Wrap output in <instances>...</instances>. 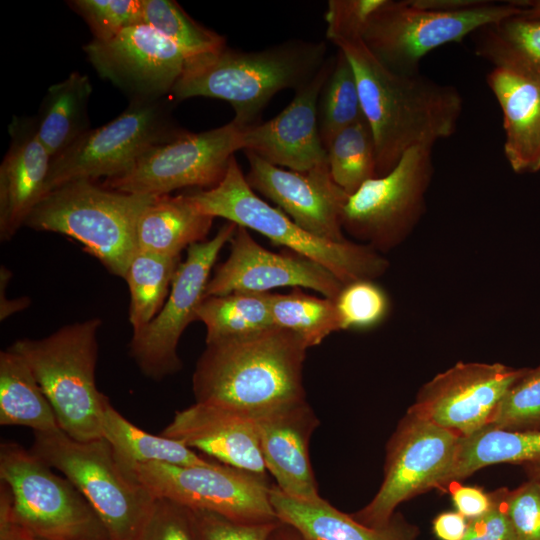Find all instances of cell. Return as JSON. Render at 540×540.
Listing matches in <instances>:
<instances>
[{
  "label": "cell",
  "mask_w": 540,
  "mask_h": 540,
  "mask_svg": "<svg viewBox=\"0 0 540 540\" xmlns=\"http://www.w3.org/2000/svg\"><path fill=\"white\" fill-rule=\"evenodd\" d=\"M99 318L65 325L40 339H20L9 349L34 374L55 412L60 429L77 441L102 438L109 399L95 382Z\"/></svg>",
  "instance_id": "cell-5"
},
{
  "label": "cell",
  "mask_w": 540,
  "mask_h": 540,
  "mask_svg": "<svg viewBox=\"0 0 540 540\" xmlns=\"http://www.w3.org/2000/svg\"><path fill=\"white\" fill-rule=\"evenodd\" d=\"M33 540H42V539H37V538H34Z\"/></svg>",
  "instance_id": "cell-53"
},
{
  "label": "cell",
  "mask_w": 540,
  "mask_h": 540,
  "mask_svg": "<svg viewBox=\"0 0 540 540\" xmlns=\"http://www.w3.org/2000/svg\"><path fill=\"white\" fill-rule=\"evenodd\" d=\"M267 471L286 495L303 501L321 498L310 460V439L319 419L305 400L254 417Z\"/></svg>",
  "instance_id": "cell-22"
},
{
  "label": "cell",
  "mask_w": 540,
  "mask_h": 540,
  "mask_svg": "<svg viewBox=\"0 0 540 540\" xmlns=\"http://www.w3.org/2000/svg\"><path fill=\"white\" fill-rule=\"evenodd\" d=\"M432 150L431 145L410 148L390 172L349 195L342 212L343 231L379 253L401 244L425 213L434 173Z\"/></svg>",
  "instance_id": "cell-11"
},
{
  "label": "cell",
  "mask_w": 540,
  "mask_h": 540,
  "mask_svg": "<svg viewBox=\"0 0 540 540\" xmlns=\"http://www.w3.org/2000/svg\"><path fill=\"white\" fill-rule=\"evenodd\" d=\"M140 540H199L191 509L156 497Z\"/></svg>",
  "instance_id": "cell-42"
},
{
  "label": "cell",
  "mask_w": 540,
  "mask_h": 540,
  "mask_svg": "<svg viewBox=\"0 0 540 540\" xmlns=\"http://www.w3.org/2000/svg\"><path fill=\"white\" fill-rule=\"evenodd\" d=\"M230 245V254L214 271L205 297L292 287L311 289L335 300L344 286L330 271L304 256L265 249L244 227L237 226Z\"/></svg>",
  "instance_id": "cell-18"
},
{
  "label": "cell",
  "mask_w": 540,
  "mask_h": 540,
  "mask_svg": "<svg viewBox=\"0 0 540 540\" xmlns=\"http://www.w3.org/2000/svg\"><path fill=\"white\" fill-rule=\"evenodd\" d=\"M127 471L150 490L190 509L205 510L242 523L279 521L267 478L221 463L210 466L137 464Z\"/></svg>",
  "instance_id": "cell-12"
},
{
  "label": "cell",
  "mask_w": 540,
  "mask_h": 540,
  "mask_svg": "<svg viewBox=\"0 0 540 540\" xmlns=\"http://www.w3.org/2000/svg\"><path fill=\"white\" fill-rule=\"evenodd\" d=\"M196 320L206 327V344L244 337L276 327L270 307V292H233L205 297Z\"/></svg>",
  "instance_id": "cell-32"
},
{
  "label": "cell",
  "mask_w": 540,
  "mask_h": 540,
  "mask_svg": "<svg viewBox=\"0 0 540 540\" xmlns=\"http://www.w3.org/2000/svg\"><path fill=\"white\" fill-rule=\"evenodd\" d=\"M188 197L202 214L221 217L262 234L272 243L320 264L343 285L357 280H375L389 266L381 253L365 244L327 241L299 227L281 209L255 193L235 157L216 186L198 190Z\"/></svg>",
  "instance_id": "cell-4"
},
{
  "label": "cell",
  "mask_w": 540,
  "mask_h": 540,
  "mask_svg": "<svg viewBox=\"0 0 540 540\" xmlns=\"http://www.w3.org/2000/svg\"><path fill=\"white\" fill-rule=\"evenodd\" d=\"M523 7L521 16L540 19V0L517 1Z\"/></svg>",
  "instance_id": "cell-51"
},
{
  "label": "cell",
  "mask_w": 540,
  "mask_h": 540,
  "mask_svg": "<svg viewBox=\"0 0 540 540\" xmlns=\"http://www.w3.org/2000/svg\"><path fill=\"white\" fill-rule=\"evenodd\" d=\"M214 219L199 212L188 194L155 196L138 219V250L180 256L183 249L206 240Z\"/></svg>",
  "instance_id": "cell-26"
},
{
  "label": "cell",
  "mask_w": 540,
  "mask_h": 540,
  "mask_svg": "<svg viewBox=\"0 0 540 540\" xmlns=\"http://www.w3.org/2000/svg\"><path fill=\"white\" fill-rule=\"evenodd\" d=\"M245 128L235 121L186 134L143 154L124 174L105 179V188L160 196L186 188H212L225 176L234 153L242 150Z\"/></svg>",
  "instance_id": "cell-13"
},
{
  "label": "cell",
  "mask_w": 540,
  "mask_h": 540,
  "mask_svg": "<svg viewBox=\"0 0 540 540\" xmlns=\"http://www.w3.org/2000/svg\"><path fill=\"white\" fill-rule=\"evenodd\" d=\"M485 427L540 431V365L527 368L507 390Z\"/></svg>",
  "instance_id": "cell-38"
},
{
  "label": "cell",
  "mask_w": 540,
  "mask_h": 540,
  "mask_svg": "<svg viewBox=\"0 0 540 540\" xmlns=\"http://www.w3.org/2000/svg\"><path fill=\"white\" fill-rule=\"evenodd\" d=\"M472 35L475 54L493 67L540 79V19L517 14L485 25Z\"/></svg>",
  "instance_id": "cell-31"
},
{
  "label": "cell",
  "mask_w": 540,
  "mask_h": 540,
  "mask_svg": "<svg viewBox=\"0 0 540 540\" xmlns=\"http://www.w3.org/2000/svg\"><path fill=\"white\" fill-rule=\"evenodd\" d=\"M171 102L165 98L130 101L115 119L87 131L52 158L45 195L71 181L120 176L151 148L186 134L172 116Z\"/></svg>",
  "instance_id": "cell-9"
},
{
  "label": "cell",
  "mask_w": 540,
  "mask_h": 540,
  "mask_svg": "<svg viewBox=\"0 0 540 540\" xmlns=\"http://www.w3.org/2000/svg\"><path fill=\"white\" fill-rule=\"evenodd\" d=\"M267 540H308L295 527L281 521L275 526Z\"/></svg>",
  "instance_id": "cell-50"
},
{
  "label": "cell",
  "mask_w": 540,
  "mask_h": 540,
  "mask_svg": "<svg viewBox=\"0 0 540 540\" xmlns=\"http://www.w3.org/2000/svg\"><path fill=\"white\" fill-rule=\"evenodd\" d=\"M160 434L181 441L218 463L268 479L258 426L250 415L195 402L177 411Z\"/></svg>",
  "instance_id": "cell-21"
},
{
  "label": "cell",
  "mask_w": 540,
  "mask_h": 540,
  "mask_svg": "<svg viewBox=\"0 0 540 540\" xmlns=\"http://www.w3.org/2000/svg\"><path fill=\"white\" fill-rule=\"evenodd\" d=\"M92 85L87 75L71 73L51 85L34 117L37 137L53 158L90 130L88 102Z\"/></svg>",
  "instance_id": "cell-27"
},
{
  "label": "cell",
  "mask_w": 540,
  "mask_h": 540,
  "mask_svg": "<svg viewBox=\"0 0 540 540\" xmlns=\"http://www.w3.org/2000/svg\"><path fill=\"white\" fill-rule=\"evenodd\" d=\"M236 228L235 223L227 221L213 238L187 248L163 307L147 325L133 332L130 355L146 377L160 381L182 368L178 342L186 327L196 320L218 254Z\"/></svg>",
  "instance_id": "cell-14"
},
{
  "label": "cell",
  "mask_w": 540,
  "mask_h": 540,
  "mask_svg": "<svg viewBox=\"0 0 540 540\" xmlns=\"http://www.w3.org/2000/svg\"><path fill=\"white\" fill-rule=\"evenodd\" d=\"M0 165V239L10 240L45 195L52 157L39 141L34 119L14 116Z\"/></svg>",
  "instance_id": "cell-23"
},
{
  "label": "cell",
  "mask_w": 540,
  "mask_h": 540,
  "mask_svg": "<svg viewBox=\"0 0 540 540\" xmlns=\"http://www.w3.org/2000/svg\"><path fill=\"white\" fill-rule=\"evenodd\" d=\"M191 511L199 540H267L279 522L242 523L214 512Z\"/></svg>",
  "instance_id": "cell-44"
},
{
  "label": "cell",
  "mask_w": 540,
  "mask_h": 540,
  "mask_svg": "<svg viewBox=\"0 0 540 540\" xmlns=\"http://www.w3.org/2000/svg\"><path fill=\"white\" fill-rule=\"evenodd\" d=\"M143 23L176 44L187 59L217 52L226 40L190 17L172 0H143Z\"/></svg>",
  "instance_id": "cell-37"
},
{
  "label": "cell",
  "mask_w": 540,
  "mask_h": 540,
  "mask_svg": "<svg viewBox=\"0 0 540 540\" xmlns=\"http://www.w3.org/2000/svg\"><path fill=\"white\" fill-rule=\"evenodd\" d=\"M467 527V519L457 511L443 512L433 521V531L440 540H462Z\"/></svg>",
  "instance_id": "cell-48"
},
{
  "label": "cell",
  "mask_w": 540,
  "mask_h": 540,
  "mask_svg": "<svg viewBox=\"0 0 540 540\" xmlns=\"http://www.w3.org/2000/svg\"><path fill=\"white\" fill-rule=\"evenodd\" d=\"M30 451L79 490L108 540L141 539L156 496L120 464L105 438L83 442L61 429L34 432Z\"/></svg>",
  "instance_id": "cell-7"
},
{
  "label": "cell",
  "mask_w": 540,
  "mask_h": 540,
  "mask_svg": "<svg viewBox=\"0 0 540 540\" xmlns=\"http://www.w3.org/2000/svg\"><path fill=\"white\" fill-rule=\"evenodd\" d=\"M271 504L279 521L300 531L308 540H417L418 528L394 514L380 528L368 527L345 514L322 497L303 501L283 493L276 485L270 491Z\"/></svg>",
  "instance_id": "cell-25"
},
{
  "label": "cell",
  "mask_w": 540,
  "mask_h": 540,
  "mask_svg": "<svg viewBox=\"0 0 540 540\" xmlns=\"http://www.w3.org/2000/svg\"><path fill=\"white\" fill-rule=\"evenodd\" d=\"M1 540H33L35 537L16 519L9 487L0 481Z\"/></svg>",
  "instance_id": "cell-47"
},
{
  "label": "cell",
  "mask_w": 540,
  "mask_h": 540,
  "mask_svg": "<svg viewBox=\"0 0 540 540\" xmlns=\"http://www.w3.org/2000/svg\"><path fill=\"white\" fill-rule=\"evenodd\" d=\"M522 9L516 1L486 0L464 10L444 12L417 7L411 0H385L370 17L362 40L390 70L416 74L429 52L459 43L483 26L520 14Z\"/></svg>",
  "instance_id": "cell-8"
},
{
  "label": "cell",
  "mask_w": 540,
  "mask_h": 540,
  "mask_svg": "<svg viewBox=\"0 0 540 540\" xmlns=\"http://www.w3.org/2000/svg\"><path fill=\"white\" fill-rule=\"evenodd\" d=\"M526 370L459 362L423 385L408 411L460 437L471 435L488 424L501 398Z\"/></svg>",
  "instance_id": "cell-17"
},
{
  "label": "cell",
  "mask_w": 540,
  "mask_h": 540,
  "mask_svg": "<svg viewBox=\"0 0 540 540\" xmlns=\"http://www.w3.org/2000/svg\"><path fill=\"white\" fill-rule=\"evenodd\" d=\"M324 42L289 40L259 51L228 48L186 60L172 89L173 100L210 97L228 102L243 128L258 124L270 100L284 89L299 90L326 62Z\"/></svg>",
  "instance_id": "cell-3"
},
{
  "label": "cell",
  "mask_w": 540,
  "mask_h": 540,
  "mask_svg": "<svg viewBox=\"0 0 540 540\" xmlns=\"http://www.w3.org/2000/svg\"><path fill=\"white\" fill-rule=\"evenodd\" d=\"M505 509L517 540H540V481L529 478L507 489Z\"/></svg>",
  "instance_id": "cell-43"
},
{
  "label": "cell",
  "mask_w": 540,
  "mask_h": 540,
  "mask_svg": "<svg viewBox=\"0 0 540 540\" xmlns=\"http://www.w3.org/2000/svg\"><path fill=\"white\" fill-rule=\"evenodd\" d=\"M155 196L138 195L76 180L48 192L25 226L79 241L114 275L124 278L138 251V219Z\"/></svg>",
  "instance_id": "cell-6"
},
{
  "label": "cell",
  "mask_w": 540,
  "mask_h": 540,
  "mask_svg": "<svg viewBox=\"0 0 540 540\" xmlns=\"http://www.w3.org/2000/svg\"><path fill=\"white\" fill-rule=\"evenodd\" d=\"M0 425L29 427L33 432L60 429L31 369L9 348L0 352Z\"/></svg>",
  "instance_id": "cell-30"
},
{
  "label": "cell",
  "mask_w": 540,
  "mask_h": 540,
  "mask_svg": "<svg viewBox=\"0 0 540 540\" xmlns=\"http://www.w3.org/2000/svg\"><path fill=\"white\" fill-rule=\"evenodd\" d=\"M374 280H357L343 286L335 299L342 330L368 329L386 317L389 300Z\"/></svg>",
  "instance_id": "cell-39"
},
{
  "label": "cell",
  "mask_w": 540,
  "mask_h": 540,
  "mask_svg": "<svg viewBox=\"0 0 540 540\" xmlns=\"http://www.w3.org/2000/svg\"><path fill=\"white\" fill-rule=\"evenodd\" d=\"M102 435L127 470L137 464L162 463L178 466H210L213 459L198 454L181 441L152 435L121 415L108 401L102 417Z\"/></svg>",
  "instance_id": "cell-29"
},
{
  "label": "cell",
  "mask_w": 540,
  "mask_h": 540,
  "mask_svg": "<svg viewBox=\"0 0 540 540\" xmlns=\"http://www.w3.org/2000/svg\"><path fill=\"white\" fill-rule=\"evenodd\" d=\"M53 470L30 449L1 443L0 481L10 489L18 522L42 540H100L102 532L107 535L84 496Z\"/></svg>",
  "instance_id": "cell-10"
},
{
  "label": "cell",
  "mask_w": 540,
  "mask_h": 540,
  "mask_svg": "<svg viewBox=\"0 0 540 540\" xmlns=\"http://www.w3.org/2000/svg\"><path fill=\"white\" fill-rule=\"evenodd\" d=\"M486 82L502 112L510 168L518 174L540 171V79L493 67Z\"/></svg>",
  "instance_id": "cell-24"
},
{
  "label": "cell",
  "mask_w": 540,
  "mask_h": 540,
  "mask_svg": "<svg viewBox=\"0 0 540 540\" xmlns=\"http://www.w3.org/2000/svg\"><path fill=\"white\" fill-rule=\"evenodd\" d=\"M460 436L409 411L387 444L383 482L373 499L350 514L372 528L387 525L404 501L437 485Z\"/></svg>",
  "instance_id": "cell-15"
},
{
  "label": "cell",
  "mask_w": 540,
  "mask_h": 540,
  "mask_svg": "<svg viewBox=\"0 0 540 540\" xmlns=\"http://www.w3.org/2000/svg\"><path fill=\"white\" fill-rule=\"evenodd\" d=\"M308 348L298 335L278 327L207 343L192 377L196 402L255 417L305 400Z\"/></svg>",
  "instance_id": "cell-2"
},
{
  "label": "cell",
  "mask_w": 540,
  "mask_h": 540,
  "mask_svg": "<svg viewBox=\"0 0 540 540\" xmlns=\"http://www.w3.org/2000/svg\"><path fill=\"white\" fill-rule=\"evenodd\" d=\"M385 0H330L324 14L326 38L339 41L362 39L370 17Z\"/></svg>",
  "instance_id": "cell-41"
},
{
  "label": "cell",
  "mask_w": 540,
  "mask_h": 540,
  "mask_svg": "<svg viewBox=\"0 0 540 540\" xmlns=\"http://www.w3.org/2000/svg\"><path fill=\"white\" fill-rule=\"evenodd\" d=\"M529 478L540 481V461L523 465Z\"/></svg>",
  "instance_id": "cell-52"
},
{
  "label": "cell",
  "mask_w": 540,
  "mask_h": 540,
  "mask_svg": "<svg viewBox=\"0 0 540 540\" xmlns=\"http://www.w3.org/2000/svg\"><path fill=\"white\" fill-rule=\"evenodd\" d=\"M506 492L501 488L492 493L491 508L468 522L462 540H517L505 509Z\"/></svg>",
  "instance_id": "cell-45"
},
{
  "label": "cell",
  "mask_w": 540,
  "mask_h": 540,
  "mask_svg": "<svg viewBox=\"0 0 540 540\" xmlns=\"http://www.w3.org/2000/svg\"><path fill=\"white\" fill-rule=\"evenodd\" d=\"M355 73L364 117L375 143L377 176L390 172L404 153L451 137L463 111L453 85L384 66L362 39L335 43Z\"/></svg>",
  "instance_id": "cell-1"
},
{
  "label": "cell",
  "mask_w": 540,
  "mask_h": 540,
  "mask_svg": "<svg viewBox=\"0 0 540 540\" xmlns=\"http://www.w3.org/2000/svg\"><path fill=\"white\" fill-rule=\"evenodd\" d=\"M244 152L249 164L245 178L254 191L312 235L331 242L347 241L341 219L349 195L334 182L328 163L298 172Z\"/></svg>",
  "instance_id": "cell-19"
},
{
  "label": "cell",
  "mask_w": 540,
  "mask_h": 540,
  "mask_svg": "<svg viewBox=\"0 0 540 540\" xmlns=\"http://www.w3.org/2000/svg\"><path fill=\"white\" fill-rule=\"evenodd\" d=\"M83 50L98 75L122 90L130 101L171 94L187 60L176 44L144 23L107 40L92 39Z\"/></svg>",
  "instance_id": "cell-16"
},
{
  "label": "cell",
  "mask_w": 540,
  "mask_h": 540,
  "mask_svg": "<svg viewBox=\"0 0 540 540\" xmlns=\"http://www.w3.org/2000/svg\"><path fill=\"white\" fill-rule=\"evenodd\" d=\"M270 307L275 326L298 335L309 348L342 330L335 300L306 294L301 288L270 293Z\"/></svg>",
  "instance_id": "cell-34"
},
{
  "label": "cell",
  "mask_w": 540,
  "mask_h": 540,
  "mask_svg": "<svg viewBox=\"0 0 540 540\" xmlns=\"http://www.w3.org/2000/svg\"><path fill=\"white\" fill-rule=\"evenodd\" d=\"M325 149L330 174L348 195L378 177L374 138L366 119L339 131Z\"/></svg>",
  "instance_id": "cell-35"
},
{
  "label": "cell",
  "mask_w": 540,
  "mask_h": 540,
  "mask_svg": "<svg viewBox=\"0 0 540 540\" xmlns=\"http://www.w3.org/2000/svg\"><path fill=\"white\" fill-rule=\"evenodd\" d=\"M451 498L454 506L466 519L473 520L485 514L492 506V494L485 493L475 486L458 485L454 483Z\"/></svg>",
  "instance_id": "cell-46"
},
{
  "label": "cell",
  "mask_w": 540,
  "mask_h": 540,
  "mask_svg": "<svg viewBox=\"0 0 540 540\" xmlns=\"http://www.w3.org/2000/svg\"><path fill=\"white\" fill-rule=\"evenodd\" d=\"M414 5L420 8L453 12L464 10L482 4L486 0H411Z\"/></svg>",
  "instance_id": "cell-49"
},
{
  "label": "cell",
  "mask_w": 540,
  "mask_h": 540,
  "mask_svg": "<svg viewBox=\"0 0 540 540\" xmlns=\"http://www.w3.org/2000/svg\"><path fill=\"white\" fill-rule=\"evenodd\" d=\"M67 3L84 19L95 40H107L125 28L143 24V0H72Z\"/></svg>",
  "instance_id": "cell-40"
},
{
  "label": "cell",
  "mask_w": 540,
  "mask_h": 540,
  "mask_svg": "<svg viewBox=\"0 0 540 540\" xmlns=\"http://www.w3.org/2000/svg\"><path fill=\"white\" fill-rule=\"evenodd\" d=\"M180 256H162L138 250L125 273L130 291L129 321L133 332L147 325L161 310Z\"/></svg>",
  "instance_id": "cell-33"
},
{
  "label": "cell",
  "mask_w": 540,
  "mask_h": 540,
  "mask_svg": "<svg viewBox=\"0 0 540 540\" xmlns=\"http://www.w3.org/2000/svg\"><path fill=\"white\" fill-rule=\"evenodd\" d=\"M364 119L354 70L345 53L338 49L318 103L324 147L339 131Z\"/></svg>",
  "instance_id": "cell-36"
},
{
  "label": "cell",
  "mask_w": 540,
  "mask_h": 540,
  "mask_svg": "<svg viewBox=\"0 0 540 540\" xmlns=\"http://www.w3.org/2000/svg\"><path fill=\"white\" fill-rule=\"evenodd\" d=\"M540 461V431H512L484 427L460 437L453 460L437 488L458 483L484 467Z\"/></svg>",
  "instance_id": "cell-28"
},
{
  "label": "cell",
  "mask_w": 540,
  "mask_h": 540,
  "mask_svg": "<svg viewBox=\"0 0 540 540\" xmlns=\"http://www.w3.org/2000/svg\"><path fill=\"white\" fill-rule=\"evenodd\" d=\"M334 57L327 58L318 73L295 91L292 101L272 119L247 127L242 133V150L289 170L306 172L326 164L319 121L320 94L332 70Z\"/></svg>",
  "instance_id": "cell-20"
}]
</instances>
